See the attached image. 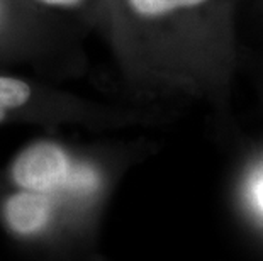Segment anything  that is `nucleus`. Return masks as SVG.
Masks as SVG:
<instances>
[{"label":"nucleus","instance_id":"obj_1","mask_svg":"<svg viewBox=\"0 0 263 261\" xmlns=\"http://www.w3.org/2000/svg\"><path fill=\"white\" fill-rule=\"evenodd\" d=\"M214 0H102L99 26L126 70L134 71L156 32L194 17Z\"/></svg>","mask_w":263,"mask_h":261},{"label":"nucleus","instance_id":"obj_2","mask_svg":"<svg viewBox=\"0 0 263 261\" xmlns=\"http://www.w3.org/2000/svg\"><path fill=\"white\" fill-rule=\"evenodd\" d=\"M9 178L17 190L51 197H88L102 185L97 166L77 159L68 148L51 139H39L21 149L10 163Z\"/></svg>","mask_w":263,"mask_h":261},{"label":"nucleus","instance_id":"obj_3","mask_svg":"<svg viewBox=\"0 0 263 261\" xmlns=\"http://www.w3.org/2000/svg\"><path fill=\"white\" fill-rule=\"evenodd\" d=\"M92 105L82 98L58 92L39 80L0 73V124L27 119L34 114H82Z\"/></svg>","mask_w":263,"mask_h":261},{"label":"nucleus","instance_id":"obj_4","mask_svg":"<svg viewBox=\"0 0 263 261\" xmlns=\"http://www.w3.org/2000/svg\"><path fill=\"white\" fill-rule=\"evenodd\" d=\"M27 0H0V59H31L44 44L43 21Z\"/></svg>","mask_w":263,"mask_h":261},{"label":"nucleus","instance_id":"obj_5","mask_svg":"<svg viewBox=\"0 0 263 261\" xmlns=\"http://www.w3.org/2000/svg\"><path fill=\"white\" fill-rule=\"evenodd\" d=\"M53 210L54 197L15 188L4 202V219L15 234L32 236L51 222Z\"/></svg>","mask_w":263,"mask_h":261},{"label":"nucleus","instance_id":"obj_6","mask_svg":"<svg viewBox=\"0 0 263 261\" xmlns=\"http://www.w3.org/2000/svg\"><path fill=\"white\" fill-rule=\"evenodd\" d=\"M37 10L54 15H73V17L93 22L99 26L102 0H27Z\"/></svg>","mask_w":263,"mask_h":261},{"label":"nucleus","instance_id":"obj_7","mask_svg":"<svg viewBox=\"0 0 263 261\" xmlns=\"http://www.w3.org/2000/svg\"><path fill=\"white\" fill-rule=\"evenodd\" d=\"M256 195H258V202H260V205L263 207V182L258 185V192H256Z\"/></svg>","mask_w":263,"mask_h":261}]
</instances>
